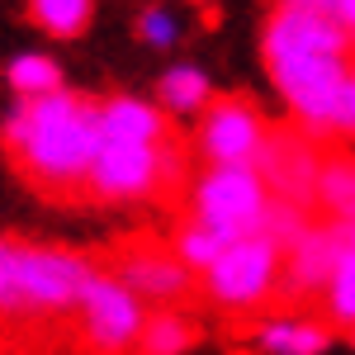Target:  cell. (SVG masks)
<instances>
[{"label":"cell","instance_id":"4fadbf2b","mask_svg":"<svg viewBox=\"0 0 355 355\" xmlns=\"http://www.w3.org/2000/svg\"><path fill=\"white\" fill-rule=\"evenodd\" d=\"M95 5L90 0H24V19L53 38H81L90 28Z\"/></svg>","mask_w":355,"mask_h":355},{"label":"cell","instance_id":"7a4b0ae2","mask_svg":"<svg viewBox=\"0 0 355 355\" xmlns=\"http://www.w3.org/2000/svg\"><path fill=\"white\" fill-rule=\"evenodd\" d=\"M95 270H100L95 256L5 237L0 242L5 351H62V346L76 351V308Z\"/></svg>","mask_w":355,"mask_h":355},{"label":"cell","instance_id":"ac0fdd59","mask_svg":"<svg viewBox=\"0 0 355 355\" xmlns=\"http://www.w3.org/2000/svg\"><path fill=\"white\" fill-rule=\"evenodd\" d=\"M57 81H62V67H57L53 57H19V62H10V85L19 95L57 90Z\"/></svg>","mask_w":355,"mask_h":355},{"label":"cell","instance_id":"6da1fadb","mask_svg":"<svg viewBox=\"0 0 355 355\" xmlns=\"http://www.w3.org/2000/svg\"><path fill=\"white\" fill-rule=\"evenodd\" d=\"M100 100L90 95H24L5 123L10 171L48 204H85V180L100 157Z\"/></svg>","mask_w":355,"mask_h":355},{"label":"cell","instance_id":"5bb4252c","mask_svg":"<svg viewBox=\"0 0 355 355\" xmlns=\"http://www.w3.org/2000/svg\"><path fill=\"white\" fill-rule=\"evenodd\" d=\"M194 341H199V327L185 322L175 308H166V313H152V318H147V327H142V336H137V351L175 355V351H190Z\"/></svg>","mask_w":355,"mask_h":355},{"label":"cell","instance_id":"8fae6325","mask_svg":"<svg viewBox=\"0 0 355 355\" xmlns=\"http://www.w3.org/2000/svg\"><path fill=\"white\" fill-rule=\"evenodd\" d=\"M318 218H351L355 223V152L331 142L322 162V185H318Z\"/></svg>","mask_w":355,"mask_h":355},{"label":"cell","instance_id":"30bf717a","mask_svg":"<svg viewBox=\"0 0 355 355\" xmlns=\"http://www.w3.org/2000/svg\"><path fill=\"white\" fill-rule=\"evenodd\" d=\"M100 128H105V137H123V142H171V137H180L171 119H162L157 110L137 105L128 95L100 100Z\"/></svg>","mask_w":355,"mask_h":355},{"label":"cell","instance_id":"ffe728a7","mask_svg":"<svg viewBox=\"0 0 355 355\" xmlns=\"http://www.w3.org/2000/svg\"><path fill=\"white\" fill-rule=\"evenodd\" d=\"M336 133L355 137V67L346 76V90H341V114H336Z\"/></svg>","mask_w":355,"mask_h":355},{"label":"cell","instance_id":"8992f818","mask_svg":"<svg viewBox=\"0 0 355 355\" xmlns=\"http://www.w3.org/2000/svg\"><path fill=\"white\" fill-rule=\"evenodd\" d=\"M327 147H331V133L308 128L303 119L270 123V133L261 142V157H256V171H261V180L270 185V194L294 199V204H303V209L318 214V185H322Z\"/></svg>","mask_w":355,"mask_h":355},{"label":"cell","instance_id":"52a82bcc","mask_svg":"<svg viewBox=\"0 0 355 355\" xmlns=\"http://www.w3.org/2000/svg\"><path fill=\"white\" fill-rule=\"evenodd\" d=\"M137 299L142 294H133L114 270L100 266L85 284L81 308H76V351H128V346L137 351V336L147 327Z\"/></svg>","mask_w":355,"mask_h":355},{"label":"cell","instance_id":"d6986e66","mask_svg":"<svg viewBox=\"0 0 355 355\" xmlns=\"http://www.w3.org/2000/svg\"><path fill=\"white\" fill-rule=\"evenodd\" d=\"M137 33H142L147 43H171V38H175V24L166 19L162 10H147V15L137 19Z\"/></svg>","mask_w":355,"mask_h":355},{"label":"cell","instance_id":"ba28073f","mask_svg":"<svg viewBox=\"0 0 355 355\" xmlns=\"http://www.w3.org/2000/svg\"><path fill=\"white\" fill-rule=\"evenodd\" d=\"M266 133H270V123L251 95H214L204 105L194 147L204 152L209 166H256Z\"/></svg>","mask_w":355,"mask_h":355},{"label":"cell","instance_id":"9c48e42d","mask_svg":"<svg viewBox=\"0 0 355 355\" xmlns=\"http://www.w3.org/2000/svg\"><path fill=\"white\" fill-rule=\"evenodd\" d=\"M190 204L199 218L246 237V232H256V223H261L266 204H270V185L251 166H214L204 180H194Z\"/></svg>","mask_w":355,"mask_h":355},{"label":"cell","instance_id":"2e32d148","mask_svg":"<svg viewBox=\"0 0 355 355\" xmlns=\"http://www.w3.org/2000/svg\"><path fill=\"white\" fill-rule=\"evenodd\" d=\"M336 331L327 322H270L261 331V346L266 351H294V355H313V351H327V341Z\"/></svg>","mask_w":355,"mask_h":355},{"label":"cell","instance_id":"e0dca14e","mask_svg":"<svg viewBox=\"0 0 355 355\" xmlns=\"http://www.w3.org/2000/svg\"><path fill=\"white\" fill-rule=\"evenodd\" d=\"M162 100H166V110H175V114H194V110H204L214 95H209V81H204L199 71L180 67V71H166Z\"/></svg>","mask_w":355,"mask_h":355},{"label":"cell","instance_id":"7402d4cb","mask_svg":"<svg viewBox=\"0 0 355 355\" xmlns=\"http://www.w3.org/2000/svg\"><path fill=\"white\" fill-rule=\"evenodd\" d=\"M284 5H299V10H318V15H331V19H336L331 0H284Z\"/></svg>","mask_w":355,"mask_h":355},{"label":"cell","instance_id":"3957f363","mask_svg":"<svg viewBox=\"0 0 355 355\" xmlns=\"http://www.w3.org/2000/svg\"><path fill=\"white\" fill-rule=\"evenodd\" d=\"M185 194H194V185H190V157H185L180 137H171V142L105 137L100 157L90 166V180H85V204L152 199L166 218L185 214Z\"/></svg>","mask_w":355,"mask_h":355},{"label":"cell","instance_id":"7c38bea8","mask_svg":"<svg viewBox=\"0 0 355 355\" xmlns=\"http://www.w3.org/2000/svg\"><path fill=\"white\" fill-rule=\"evenodd\" d=\"M171 242H175V251L190 261L194 270H209L223 251H227L232 242H242V237L227 232V227H218V223L199 218V214H190V218L180 214V218H175V232H171Z\"/></svg>","mask_w":355,"mask_h":355},{"label":"cell","instance_id":"44dd1931","mask_svg":"<svg viewBox=\"0 0 355 355\" xmlns=\"http://www.w3.org/2000/svg\"><path fill=\"white\" fill-rule=\"evenodd\" d=\"M331 10H336V19L355 33V0H331Z\"/></svg>","mask_w":355,"mask_h":355},{"label":"cell","instance_id":"5b68a950","mask_svg":"<svg viewBox=\"0 0 355 355\" xmlns=\"http://www.w3.org/2000/svg\"><path fill=\"white\" fill-rule=\"evenodd\" d=\"M95 261L119 275L133 294L162 303V308H171V303H204V284L190 279L194 266L175 251V242H166V237L147 232V227L123 232L119 242L95 251Z\"/></svg>","mask_w":355,"mask_h":355},{"label":"cell","instance_id":"277c9868","mask_svg":"<svg viewBox=\"0 0 355 355\" xmlns=\"http://www.w3.org/2000/svg\"><path fill=\"white\" fill-rule=\"evenodd\" d=\"M266 71L279 85V95L294 105L308 128L336 133V114H341V90L355 67V53L336 48H299V43H261Z\"/></svg>","mask_w":355,"mask_h":355},{"label":"cell","instance_id":"9a60e30c","mask_svg":"<svg viewBox=\"0 0 355 355\" xmlns=\"http://www.w3.org/2000/svg\"><path fill=\"white\" fill-rule=\"evenodd\" d=\"M318 318H322L331 331H341V336L355 327V251L341 256V266H336V275H331L327 299H322V308H318Z\"/></svg>","mask_w":355,"mask_h":355}]
</instances>
